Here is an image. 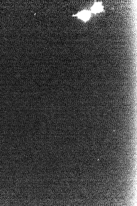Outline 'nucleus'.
Returning a JSON list of instances; mask_svg holds the SVG:
<instances>
[{"mask_svg": "<svg viewBox=\"0 0 137 206\" xmlns=\"http://www.w3.org/2000/svg\"><path fill=\"white\" fill-rule=\"evenodd\" d=\"M77 16L79 19L86 22L87 21L89 20V19H90L91 14H90V12L87 10H83L73 16Z\"/></svg>", "mask_w": 137, "mask_h": 206, "instance_id": "nucleus-1", "label": "nucleus"}, {"mask_svg": "<svg viewBox=\"0 0 137 206\" xmlns=\"http://www.w3.org/2000/svg\"><path fill=\"white\" fill-rule=\"evenodd\" d=\"M103 10V6L101 4H95L92 8V12L93 13H97L101 12Z\"/></svg>", "mask_w": 137, "mask_h": 206, "instance_id": "nucleus-2", "label": "nucleus"}]
</instances>
